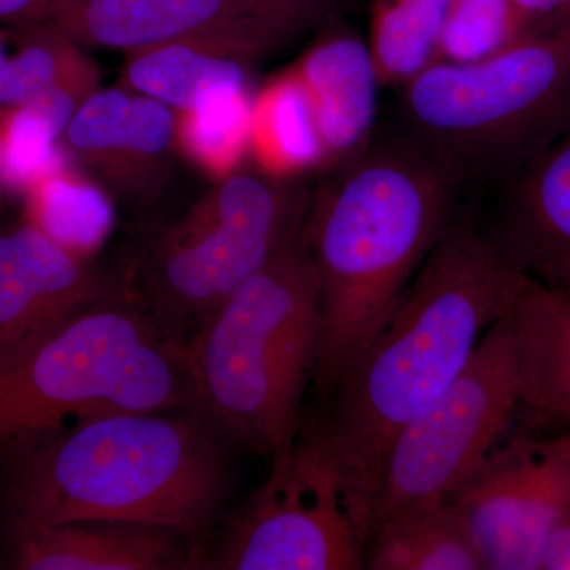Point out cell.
Listing matches in <instances>:
<instances>
[{"mask_svg": "<svg viewBox=\"0 0 570 570\" xmlns=\"http://www.w3.org/2000/svg\"><path fill=\"white\" fill-rule=\"evenodd\" d=\"M227 438L195 406L77 420L26 439L2 479L9 523L112 521L189 535L228 490Z\"/></svg>", "mask_w": 570, "mask_h": 570, "instance_id": "cell-1", "label": "cell"}, {"mask_svg": "<svg viewBox=\"0 0 570 570\" xmlns=\"http://www.w3.org/2000/svg\"><path fill=\"white\" fill-rule=\"evenodd\" d=\"M528 276L487 227L453 220L381 332L332 390L317 433L370 493L393 438L463 373Z\"/></svg>", "mask_w": 570, "mask_h": 570, "instance_id": "cell-2", "label": "cell"}, {"mask_svg": "<svg viewBox=\"0 0 570 570\" xmlns=\"http://www.w3.org/2000/svg\"><path fill=\"white\" fill-rule=\"evenodd\" d=\"M459 189L448 170L396 137L370 146L311 197L302 236L321 306L318 390L332 393L373 343L456 219Z\"/></svg>", "mask_w": 570, "mask_h": 570, "instance_id": "cell-3", "label": "cell"}, {"mask_svg": "<svg viewBox=\"0 0 570 570\" xmlns=\"http://www.w3.org/2000/svg\"><path fill=\"white\" fill-rule=\"evenodd\" d=\"M318 347L317 279L299 232L187 340L194 406L227 441L279 459L298 439Z\"/></svg>", "mask_w": 570, "mask_h": 570, "instance_id": "cell-4", "label": "cell"}, {"mask_svg": "<svg viewBox=\"0 0 570 570\" xmlns=\"http://www.w3.org/2000/svg\"><path fill=\"white\" fill-rule=\"evenodd\" d=\"M397 138L461 184L502 181L570 130V22L401 86Z\"/></svg>", "mask_w": 570, "mask_h": 570, "instance_id": "cell-5", "label": "cell"}, {"mask_svg": "<svg viewBox=\"0 0 570 570\" xmlns=\"http://www.w3.org/2000/svg\"><path fill=\"white\" fill-rule=\"evenodd\" d=\"M194 403L186 336L137 295L115 292L0 371V449L69 419Z\"/></svg>", "mask_w": 570, "mask_h": 570, "instance_id": "cell-6", "label": "cell"}, {"mask_svg": "<svg viewBox=\"0 0 570 570\" xmlns=\"http://www.w3.org/2000/svg\"><path fill=\"white\" fill-rule=\"evenodd\" d=\"M294 179L238 170L149 246L138 298L184 335L302 232L311 195Z\"/></svg>", "mask_w": 570, "mask_h": 570, "instance_id": "cell-7", "label": "cell"}, {"mask_svg": "<svg viewBox=\"0 0 570 570\" xmlns=\"http://www.w3.org/2000/svg\"><path fill=\"white\" fill-rule=\"evenodd\" d=\"M373 501L325 439L314 431L272 461L225 532L214 568L360 570Z\"/></svg>", "mask_w": 570, "mask_h": 570, "instance_id": "cell-8", "label": "cell"}, {"mask_svg": "<svg viewBox=\"0 0 570 570\" xmlns=\"http://www.w3.org/2000/svg\"><path fill=\"white\" fill-rule=\"evenodd\" d=\"M519 407L515 341L505 314L459 379L393 438L374 490L371 531L449 501L508 434Z\"/></svg>", "mask_w": 570, "mask_h": 570, "instance_id": "cell-9", "label": "cell"}, {"mask_svg": "<svg viewBox=\"0 0 570 570\" xmlns=\"http://www.w3.org/2000/svg\"><path fill=\"white\" fill-rule=\"evenodd\" d=\"M328 0H51L45 21L126 55L193 43L254 63L324 18Z\"/></svg>", "mask_w": 570, "mask_h": 570, "instance_id": "cell-10", "label": "cell"}, {"mask_svg": "<svg viewBox=\"0 0 570 570\" xmlns=\"http://www.w3.org/2000/svg\"><path fill=\"white\" fill-rule=\"evenodd\" d=\"M449 501L487 570H540L551 528L570 504V453L557 436L502 439Z\"/></svg>", "mask_w": 570, "mask_h": 570, "instance_id": "cell-11", "label": "cell"}, {"mask_svg": "<svg viewBox=\"0 0 570 570\" xmlns=\"http://www.w3.org/2000/svg\"><path fill=\"white\" fill-rule=\"evenodd\" d=\"M115 294L88 255L26 224L0 235V371Z\"/></svg>", "mask_w": 570, "mask_h": 570, "instance_id": "cell-12", "label": "cell"}, {"mask_svg": "<svg viewBox=\"0 0 570 570\" xmlns=\"http://www.w3.org/2000/svg\"><path fill=\"white\" fill-rule=\"evenodd\" d=\"M67 149L124 200L149 202L163 189L176 142V112L130 89H99L78 107Z\"/></svg>", "mask_w": 570, "mask_h": 570, "instance_id": "cell-13", "label": "cell"}, {"mask_svg": "<svg viewBox=\"0 0 570 570\" xmlns=\"http://www.w3.org/2000/svg\"><path fill=\"white\" fill-rule=\"evenodd\" d=\"M487 230L505 258L539 283L570 284V130L502 179Z\"/></svg>", "mask_w": 570, "mask_h": 570, "instance_id": "cell-14", "label": "cell"}, {"mask_svg": "<svg viewBox=\"0 0 570 570\" xmlns=\"http://www.w3.org/2000/svg\"><path fill=\"white\" fill-rule=\"evenodd\" d=\"M291 69L313 108L325 167L341 168L362 156L371 146L381 88L366 41L337 29Z\"/></svg>", "mask_w": 570, "mask_h": 570, "instance_id": "cell-15", "label": "cell"}, {"mask_svg": "<svg viewBox=\"0 0 570 570\" xmlns=\"http://www.w3.org/2000/svg\"><path fill=\"white\" fill-rule=\"evenodd\" d=\"M20 570H168L187 568L178 534L112 521L6 524Z\"/></svg>", "mask_w": 570, "mask_h": 570, "instance_id": "cell-16", "label": "cell"}, {"mask_svg": "<svg viewBox=\"0 0 570 570\" xmlns=\"http://www.w3.org/2000/svg\"><path fill=\"white\" fill-rule=\"evenodd\" d=\"M520 377L517 419L530 428H570V284L527 277L508 313Z\"/></svg>", "mask_w": 570, "mask_h": 570, "instance_id": "cell-17", "label": "cell"}, {"mask_svg": "<svg viewBox=\"0 0 570 570\" xmlns=\"http://www.w3.org/2000/svg\"><path fill=\"white\" fill-rule=\"evenodd\" d=\"M250 67L202 45H157L127 55L122 86L181 112L217 97L247 92Z\"/></svg>", "mask_w": 570, "mask_h": 570, "instance_id": "cell-18", "label": "cell"}, {"mask_svg": "<svg viewBox=\"0 0 570 570\" xmlns=\"http://www.w3.org/2000/svg\"><path fill=\"white\" fill-rule=\"evenodd\" d=\"M370 570H487L471 528L450 501L412 510L371 531Z\"/></svg>", "mask_w": 570, "mask_h": 570, "instance_id": "cell-19", "label": "cell"}, {"mask_svg": "<svg viewBox=\"0 0 570 570\" xmlns=\"http://www.w3.org/2000/svg\"><path fill=\"white\" fill-rule=\"evenodd\" d=\"M249 156L258 170L273 178L294 179L311 168L325 167L313 108L292 69L253 97Z\"/></svg>", "mask_w": 570, "mask_h": 570, "instance_id": "cell-20", "label": "cell"}, {"mask_svg": "<svg viewBox=\"0 0 570 570\" xmlns=\"http://www.w3.org/2000/svg\"><path fill=\"white\" fill-rule=\"evenodd\" d=\"M100 77L58 86L29 102L10 108L0 121V167L3 181L33 186L66 165L58 142L78 107L99 91Z\"/></svg>", "mask_w": 570, "mask_h": 570, "instance_id": "cell-21", "label": "cell"}, {"mask_svg": "<svg viewBox=\"0 0 570 570\" xmlns=\"http://www.w3.org/2000/svg\"><path fill=\"white\" fill-rule=\"evenodd\" d=\"M450 0H374L367 48L381 86L401 88L434 62Z\"/></svg>", "mask_w": 570, "mask_h": 570, "instance_id": "cell-22", "label": "cell"}, {"mask_svg": "<svg viewBox=\"0 0 570 570\" xmlns=\"http://www.w3.org/2000/svg\"><path fill=\"white\" fill-rule=\"evenodd\" d=\"M31 189L32 224L61 245L89 257L111 224L107 190L67 165L43 176Z\"/></svg>", "mask_w": 570, "mask_h": 570, "instance_id": "cell-23", "label": "cell"}, {"mask_svg": "<svg viewBox=\"0 0 570 570\" xmlns=\"http://www.w3.org/2000/svg\"><path fill=\"white\" fill-rule=\"evenodd\" d=\"M250 108L249 92H236L176 112L178 148L217 181L227 178L249 154Z\"/></svg>", "mask_w": 570, "mask_h": 570, "instance_id": "cell-24", "label": "cell"}, {"mask_svg": "<svg viewBox=\"0 0 570 570\" xmlns=\"http://www.w3.org/2000/svg\"><path fill=\"white\" fill-rule=\"evenodd\" d=\"M89 77H100V70L81 45L50 22H37L24 47L0 69V107H20L41 92Z\"/></svg>", "mask_w": 570, "mask_h": 570, "instance_id": "cell-25", "label": "cell"}, {"mask_svg": "<svg viewBox=\"0 0 570 570\" xmlns=\"http://www.w3.org/2000/svg\"><path fill=\"white\" fill-rule=\"evenodd\" d=\"M527 33L512 0H450L434 62L480 61Z\"/></svg>", "mask_w": 570, "mask_h": 570, "instance_id": "cell-26", "label": "cell"}, {"mask_svg": "<svg viewBox=\"0 0 570 570\" xmlns=\"http://www.w3.org/2000/svg\"><path fill=\"white\" fill-rule=\"evenodd\" d=\"M528 32L547 31L570 22V0H512Z\"/></svg>", "mask_w": 570, "mask_h": 570, "instance_id": "cell-27", "label": "cell"}, {"mask_svg": "<svg viewBox=\"0 0 570 570\" xmlns=\"http://www.w3.org/2000/svg\"><path fill=\"white\" fill-rule=\"evenodd\" d=\"M540 570H570V504L551 528Z\"/></svg>", "mask_w": 570, "mask_h": 570, "instance_id": "cell-28", "label": "cell"}, {"mask_svg": "<svg viewBox=\"0 0 570 570\" xmlns=\"http://www.w3.org/2000/svg\"><path fill=\"white\" fill-rule=\"evenodd\" d=\"M51 0H0V20L36 24L45 21Z\"/></svg>", "mask_w": 570, "mask_h": 570, "instance_id": "cell-29", "label": "cell"}, {"mask_svg": "<svg viewBox=\"0 0 570 570\" xmlns=\"http://www.w3.org/2000/svg\"><path fill=\"white\" fill-rule=\"evenodd\" d=\"M557 439L561 442L562 448L568 450L570 453V428L569 430L561 431L560 434H557Z\"/></svg>", "mask_w": 570, "mask_h": 570, "instance_id": "cell-30", "label": "cell"}, {"mask_svg": "<svg viewBox=\"0 0 570 570\" xmlns=\"http://www.w3.org/2000/svg\"><path fill=\"white\" fill-rule=\"evenodd\" d=\"M6 50H3V41L0 39V69H2L3 63H6Z\"/></svg>", "mask_w": 570, "mask_h": 570, "instance_id": "cell-31", "label": "cell"}, {"mask_svg": "<svg viewBox=\"0 0 570 570\" xmlns=\"http://www.w3.org/2000/svg\"><path fill=\"white\" fill-rule=\"evenodd\" d=\"M3 181V176H2V167H0V183Z\"/></svg>", "mask_w": 570, "mask_h": 570, "instance_id": "cell-32", "label": "cell"}]
</instances>
